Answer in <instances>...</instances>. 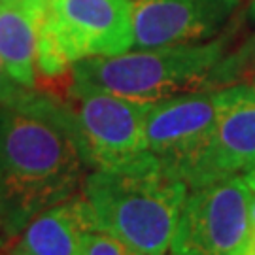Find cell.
Wrapping results in <instances>:
<instances>
[{
    "instance_id": "cell-5",
    "label": "cell",
    "mask_w": 255,
    "mask_h": 255,
    "mask_svg": "<svg viewBox=\"0 0 255 255\" xmlns=\"http://www.w3.org/2000/svg\"><path fill=\"white\" fill-rule=\"evenodd\" d=\"M63 102L70 110L83 157L95 170H121L149 157L144 121L149 102L70 83Z\"/></svg>"
},
{
    "instance_id": "cell-11",
    "label": "cell",
    "mask_w": 255,
    "mask_h": 255,
    "mask_svg": "<svg viewBox=\"0 0 255 255\" xmlns=\"http://www.w3.org/2000/svg\"><path fill=\"white\" fill-rule=\"evenodd\" d=\"M89 231L82 195L36 214L21 229L11 255H80Z\"/></svg>"
},
{
    "instance_id": "cell-12",
    "label": "cell",
    "mask_w": 255,
    "mask_h": 255,
    "mask_svg": "<svg viewBox=\"0 0 255 255\" xmlns=\"http://www.w3.org/2000/svg\"><path fill=\"white\" fill-rule=\"evenodd\" d=\"M250 23L254 25L252 36L246 38L242 46H238L235 51L225 53L208 76V89H221L227 85L240 83L242 80H255V0H252L246 11Z\"/></svg>"
},
{
    "instance_id": "cell-19",
    "label": "cell",
    "mask_w": 255,
    "mask_h": 255,
    "mask_svg": "<svg viewBox=\"0 0 255 255\" xmlns=\"http://www.w3.org/2000/svg\"><path fill=\"white\" fill-rule=\"evenodd\" d=\"M252 83H254V85H255V80H254V82H252Z\"/></svg>"
},
{
    "instance_id": "cell-16",
    "label": "cell",
    "mask_w": 255,
    "mask_h": 255,
    "mask_svg": "<svg viewBox=\"0 0 255 255\" xmlns=\"http://www.w3.org/2000/svg\"><path fill=\"white\" fill-rule=\"evenodd\" d=\"M242 255H255V227L252 229V237H250V242H248L246 250L242 252Z\"/></svg>"
},
{
    "instance_id": "cell-7",
    "label": "cell",
    "mask_w": 255,
    "mask_h": 255,
    "mask_svg": "<svg viewBox=\"0 0 255 255\" xmlns=\"http://www.w3.org/2000/svg\"><path fill=\"white\" fill-rule=\"evenodd\" d=\"M255 164V85L235 83L218 89V116L206 144L183 170L187 187H201Z\"/></svg>"
},
{
    "instance_id": "cell-15",
    "label": "cell",
    "mask_w": 255,
    "mask_h": 255,
    "mask_svg": "<svg viewBox=\"0 0 255 255\" xmlns=\"http://www.w3.org/2000/svg\"><path fill=\"white\" fill-rule=\"evenodd\" d=\"M244 176V180H246V183L252 187V191H255V164L248 170L246 174H242Z\"/></svg>"
},
{
    "instance_id": "cell-17",
    "label": "cell",
    "mask_w": 255,
    "mask_h": 255,
    "mask_svg": "<svg viewBox=\"0 0 255 255\" xmlns=\"http://www.w3.org/2000/svg\"><path fill=\"white\" fill-rule=\"evenodd\" d=\"M250 219H252V229L255 227V191L252 195V202H250Z\"/></svg>"
},
{
    "instance_id": "cell-10",
    "label": "cell",
    "mask_w": 255,
    "mask_h": 255,
    "mask_svg": "<svg viewBox=\"0 0 255 255\" xmlns=\"http://www.w3.org/2000/svg\"><path fill=\"white\" fill-rule=\"evenodd\" d=\"M47 0H0V57L9 76L23 87H36L40 28Z\"/></svg>"
},
{
    "instance_id": "cell-2",
    "label": "cell",
    "mask_w": 255,
    "mask_h": 255,
    "mask_svg": "<svg viewBox=\"0 0 255 255\" xmlns=\"http://www.w3.org/2000/svg\"><path fill=\"white\" fill-rule=\"evenodd\" d=\"M187 183L149 155L121 170H95L82 185L89 231L119 238L142 255H170Z\"/></svg>"
},
{
    "instance_id": "cell-6",
    "label": "cell",
    "mask_w": 255,
    "mask_h": 255,
    "mask_svg": "<svg viewBox=\"0 0 255 255\" xmlns=\"http://www.w3.org/2000/svg\"><path fill=\"white\" fill-rule=\"evenodd\" d=\"M252 195L242 174L189 189L170 255H242L252 237Z\"/></svg>"
},
{
    "instance_id": "cell-13",
    "label": "cell",
    "mask_w": 255,
    "mask_h": 255,
    "mask_svg": "<svg viewBox=\"0 0 255 255\" xmlns=\"http://www.w3.org/2000/svg\"><path fill=\"white\" fill-rule=\"evenodd\" d=\"M80 255H142L119 238L102 231H87L82 240Z\"/></svg>"
},
{
    "instance_id": "cell-18",
    "label": "cell",
    "mask_w": 255,
    "mask_h": 255,
    "mask_svg": "<svg viewBox=\"0 0 255 255\" xmlns=\"http://www.w3.org/2000/svg\"><path fill=\"white\" fill-rule=\"evenodd\" d=\"M0 235H4V233H2V227H0Z\"/></svg>"
},
{
    "instance_id": "cell-3",
    "label": "cell",
    "mask_w": 255,
    "mask_h": 255,
    "mask_svg": "<svg viewBox=\"0 0 255 255\" xmlns=\"http://www.w3.org/2000/svg\"><path fill=\"white\" fill-rule=\"evenodd\" d=\"M237 28L233 25L204 42L82 59L72 66V82L144 102L208 91L210 72L227 53Z\"/></svg>"
},
{
    "instance_id": "cell-14",
    "label": "cell",
    "mask_w": 255,
    "mask_h": 255,
    "mask_svg": "<svg viewBox=\"0 0 255 255\" xmlns=\"http://www.w3.org/2000/svg\"><path fill=\"white\" fill-rule=\"evenodd\" d=\"M27 91H28L27 87L19 85V83L9 76L8 68H6V64H4L2 57H0V104L13 101V99H17V97H21L23 93H27Z\"/></svg>"
},
{
    "instance_id": "cell-8",
    "label": "cell",
    "mask_w": 255,
    "mask_h": 255,
    "mask_svg": "<svg viewBox=\"0 0 255 255\" xmlns=\"http://www.w3.org/2000/svg\"><path fill=\"white\" fill-rule=\"evenodd\" d=\"M218 116V89L174 95L149 102L144 121L147 151L182 180L183 170L206 144Z\"/></svg>"
},
{
    "instance_id": "cell-9",
    "label": "cell",
    "mask_w": 255,
    "mask_h": 255,
    "mask_svg": "<svg viewBox=\"0 0 255 255\" xmlns=\"http://www.w3.org/2000/svg\"><path fill=\"white\" fill-rule=\"evenodd\" d=\"M240 0H132L134 47L176 46L218 36Z\"/></svg>"
},
{
    "instance_id": "cell-4",
    "label": "cell",
    "mask_w": 255,
    "mask_h": 255,
    "mask_svg": "<svg viewBox=\"0 0 255 255\" xmlns=\"http://www.w3.org/2000/svg\"><path fill=\"white\" fill-rule=\"evenodd\" d=\"M134 47L132 0H47L40 28L36 85L63 99L72 80V66L89 57H114Z\"/></svg>"
},
{
    "instance_id": "cell-1",
    "label": "cell",
    "mask_w": 255,
    "mask_h": 255,
    "mask_svg": "<svg viewBox=\"0 0 255 255\" xmlns=\"http://www.w3.org/2000/svg\"><path fill=\"white\" fill-rule=\"evenodd\" d=\"M85 161L70 110L28 89L0 104V227L17 237L36 214L72 199Z\"/></svg>"
}]
</instances>
